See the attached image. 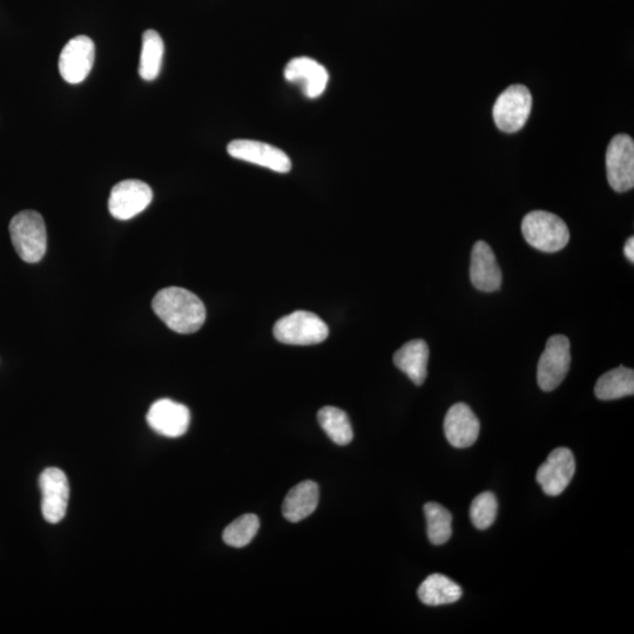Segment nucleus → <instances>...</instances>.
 I'll return each mask as SVG.
<instances>
[{"label":"nucleus","mask_w":634,"mask_h":634,"mask_svg":"<svg viewBox=\"0 0 634 634\" xmlns=\"http://www.w3.org/2000/svg\"><path fill=\"white\" fill-rule=\"evenodd\" d=\"M154 313L179 334H193L204 326L206 308L197 295L185 288L161 289L152 302Z\"/></svg>","instance_id":"f257e3e1"},{"label":"nucleus","mask_w":634,"mask_h":634,"mask_svg":"<svg viewBox=\"0 0 634 634\" xmlns=\"http://www.w3.org/2000/svg\"><path fill=\"white\" fill-rule=\"evenodd\" d=\"M522 233L528 244L541 252L556 253L569 244L570 231L556 214L534 211L525 215Z\"/></svg>","instance_id":"f03ea898"},{"label":"nucleus","mask_w":634,"mask_h":634,"mask_svg":"<svg viewBox=\"0 0 634 634\" xmlns=\"http://www.w3.org/2000/svg\"><path fill=\"white\" fill-rule=\"evenodd\" d=\"M11 241L19 258L37 263L44 258L47 249V232L44 219L36 211L20 212L9 226Z\"/></svg>","instance_id":"7ed1b4c3"},{"label":"nucleus","mask_w":634,"mask_h":634,"mask_svg":"<svg viewBox=\"0 0 634 634\" xmlns=\"http://www.w3.org/2000/svg\"><path fill=\"white\" fill-rule=\"evenodd\" d=\"M275 339L289 346H313L327 340V323L314 313L298 310L275 323Z\"/></svg>","instance_id":"20e7f679"},{"label":"nucleus","mask_w":634,"mask_h":634,"mask_svg":"<svg viewBox=\"0 0 634 634\" xmlns=\"http://www.w3.org/2000/svg\"><path fill=\"white\" fill-rule=\"evenodd\" d=\"M570 364L571 343L568 337L551 336L538 362V386L544 391H552L561 386L569 373Z\"/></svg>","instance_id":"39448f33"},{"label":"nucleus","mask_w":634,"mask_h":634,"mask_svg":"<svg viewBox=\"0 0 634 634\" xmlns=\"http://www.w3.org/2000/svg\"><path fill=\"white\" fill-rule=\"evenodd\" d=\"M532 110V96L528 87L512 85L496 100L492 116L499 130L515 133L525 126Z\"/></svg>","instance_id":"423d86ee"},{"label":"nucleus","mask_w":634,"mask_h":634,"mask_svg":"<svg viewBox=\"0 0 634 634\" xmlns=\"http://www.w3.org/2000/svg\"><path fill=\"white\" fill-rule=\"evenodd\" d=\"M607 180L613 191L624 193L634 186V143L627 134L611 140L606 152Z\"/></svg>","instance_id":"0eeeda50"},{"label":"nucleus","mask_w":634,"mask_h":634,"mask_svg":"<svg viewBox=\"0 0 634 634\" xmlns=\"http://www.w3.org/2000/svg\"><path fill=\"white\" fill-rule=\"evenodd\" d=\"M42 512L46 522H62L69 507L70 484L63 470L47 468L39 478Z\"/></svg>","instance_id":"6e6552de"},{"label":"nucleus","mask_w":634,"mask_h":634,"mask_svg":"<svg viewBox=\"0 0 634 634\" xmlns=\"http://www.w3.org/2000/svg\"><path fill=\"white\" fill-rule=\"evenodd\" d=\"M575 474L576 461L572 451L568 448H558L551 451L548 460L539 467L536 480L545 495L557 497L569 487Z\"/></svg>","instance_id":"1a4fd4ad"},{"label":"nucleus","mask_w":634,"mask_h":634,"mask_svg":"<svg viewBox=\"0 0 634 634\" xmlns=\"http://www.w3.org/2000/svg\"><path fill=\"white\" fill-rule=\"evenodd\" d=\"M153 199L151 187L140 180H125L112 188L109 209L113 218L130 220L150 206Z\"/></svg>","instance_id":"9d476101"},{"label":"nucleus","mask_w":634,"mask_h":634,"mask_svg":"<svg viewBox=\"0 0 634 634\" xmlns=\"http://www.w3.org/2000/svg\"><path fill=\"white\" fill-rule=\"evenodd\" d=\"M227 151L232 158L246 161L276 173H288L292 170V161L288 155L272 145L255 140H234Z\"/></svg>","instance_id":"9b49d317"},{"label":"nucleus","mask_w":634,"mask_h":634,"mask_svg":"<svg viewBox=\"0 0 634 634\" xmlns=\"http://www.w3.org/2000/svg\"><path fill=\"white\" fill-rule=\"evenodd\" d=\"M96 57L92 39L78 36L70 40L60 53L59 72L65 82L79 84L89 76Z\"/></svg>","instance_id":"f8f14e48"},{"label":"nucleus","mask_w":634,"mask_h":634,"mask_svg":"<svg viewBox=\"0 0 634 634\" xmlns=\"http://www.w3.org/2000/svg\"><path fill=\"white\" fill-rule=\"evenodd\" d=\"M147 422L155 433L170 438L181 437L190 427V409L172 400H159L148 410Z\"/></svg>","instance_id":"ddd939ff"},{"label":"nucleus","mask_w":634,"mask_h":634,"mask_svg":"<svg viewBox=\"0 0 634 634\" xmlns=\"http://www.w3.org/2000/svg\"><path fill=\"white\" fill-rule=\"evenodd\" d=\"M481 423L474 411L465 403H456L444 418V434L457 449H467L480 436Z\"/></svg>","instance_id":"4468645a"},{"label":"nucleus","mask_w":634,"mask_h":634,"mask_svg":"<svg viewBox=\"0 0 634 634\" xmlns=\"http://www.w3.org/2000/svg\"><path fill=\"white\" fill-rule=\"evenodd\" d=\"M285 78L289 83L300 85L303 94L310 99L321 97L329 82L326 67L307 57L290 60Z\"/></svg>","instance_id":"2eb2a0df"},{"label":"nucleus","mask_w":634,"mask_h":634,"mask_svg":"<svg viewBox=\"0 0 634 634\" xmlns=\"http://www.w3.org/2000/svg\"><path fill=\"white\" fill-rule=\"evenodd\" d=\"M470 280L481 292H497L502 285V273L496 255L484 241H477L471 253Z\"/></svg>","instance_id":"dca6fc26"},{"label":"nucleus","mask_w":634,"mask_h":634,"mask_svg":"<svg viewBox=\"0 0 634 634\" xmlns=\"http://www.w3.org/2000/svg\"><path fill=\"white\" fill-rule=\"evenodd\" d=\"M319 499V485L313 481L301 482L289 490L283 501V517L290 523H299L313 514L319 505Z\"/></svg>","instance_id":"f3484780"},{"label":"nucleus","mask_w":634,"mask_h":634,"mask_svg":"<svg viewBox=\"0 0 634 634\" xmlns=\"http://www.w3.org/2000/svg\"><path fill=\"white\" fill-rule=\"evenodd\" d=\"M429 347L426 341L414 340L403 345L394 354L397 368L406 374L416 386H422L428 376Z\"/></svg>","instance_id":"a211bd4d"},{"label":"nucleus","mask_w":634,"mask_h":634,"mask_svg":"<svg viewBox=\"0 0 634 634\" xmlns=\"http://www.w3.org/2000/svg\"><path fill=\"white\" fill-rule=\"evenodd\" d=\"M418 598L428 606L454 604L463 596L461 586L454 580L434 573L421 584L417 591Z\"/></svg>","instance_id":"6ab92c4d"},{"label":"nucleus","mask_w":634,"mask_h":634,"mask_svg":"<svg viewBox=\"0 0 634 634\" xmlns=\"http://www.w3.org/2000/svg\"><path fill=\"white\" fill-rule=\"evenodd\" d=\"M597 399L612 401L634 394L633 369L620 366L599 377L595 387Z\"/></svg>","instance_id":"aec40b11"},{"label":"nucleus","mask_w":634,"mask_h":634,"mask_svg":"<svg viewBox=\"0 0 634 634\" xmlns=\"http://www.w3.org/2000/svg\"><path fill=\"white\" fill-rule=\"evenodd\" d=\"M165 46L159 33L148 30L143 36V49H141L139 74L144 80H154L159 76L163 65Z\"/></svg>","instance_id":"412c9836"},{"label":"nucleus","mask_w":634,"mask_h":634,"mask_svg":"<svg viewBox=\"0 0 634 634\" xmlns=\"http://www.w3.org/2000/svg\"><path fill=\"white\" fill-rule=\"evenodd\" d=\"M321 428L337 445H347L353 441L354 431L345 411L335 407H325L317 414Z\"/></svg>","instance_id":"4be33fe9"},{"label":"nucleus","mask_w":634,"mask_h":634,"mask_svg":"<svg viewBox=\"0 0 634 634\" xmlns=\"http://www.w3.org/2000/svg\"><path fill=\"white\" fill-rule=\"evenodd\" d=\"M424 515L427 519L429 541L434 545H443L453 535V515L448 509L438 503L424 505Z\"/></svg>","instance_id":"5701e85b"},{"label":"nucleus","mask_w":634,"mask_h":634,"mask_svg":"<svg viewBox=\"0 0 634 634\" xmlns=\"http://www.w3.org/2000/svg\"><path fill=\"white\" fill-rule=\"evenodd\" d=\"M260 529L259 517L247 514L236 518L235 521L227 526L222 535L224 542L233 546V548H245L253 541Z\"/></svg>","instance_id":"b1692460"},{"label":"nucleus","mask_w":634,"mask_h":634,"mask_svg":"<svg viewBox=\"0 0 634 634\" xmlns=\"http://www.w3.org/2000/svg\"><path fill=\"white\" fill-rule=\"evenodd\" d=\"M497 498L492 492H483L471 503L470 519L478 530H487L497 517Z\"/></svg>","instance_id":"393cba45"},{"label":"nucleus","mask_w":634,"mask_h":634,"mask_svg":"<svg viewBox=\"0 0 634 634\" xmlns=\"http://www.w3.org/2000/svg\"><path fill=\"white\" fill-rule=\"evenodd\" d=\"M624 253H625L627 259H629L631 262H634V239H633V236H631V238L626 241V244H625V247H624Z\"/></svg>","instance_id":"a878e982"}]
</instances>
